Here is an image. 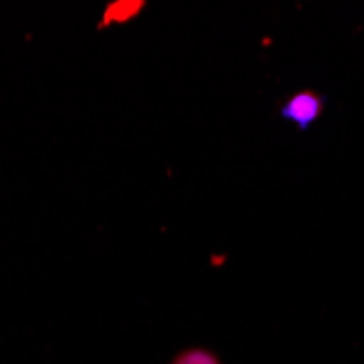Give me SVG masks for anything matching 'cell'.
Listing matches in <instances>:
<instances>
[{
    "label": "cell",
    "mask_w": 364,
    "mask_h": 364,
    "mask_svg": "<svg viewBox=\"0 0 364 364\" xmlns=\"http://www.w3.org/2000/svg\"><path fill=\"white\" fill-rule=\"evenodd\" d=\"M173 364H218V360L212 353H208V351L192 349V351L181 353Z\"/></svg>",
    "instance_id": "cell-3"
},
{
    "label": "cell",
    "mask_w": 364,
    "mask_h": 364,
    "mask_svg": "<svg viewBox=\"0 0 364 364\" xmlns=\"http://www.w3.org/2000/svg\"><path fill=\"white\" fill-rule=\"evenodd\" d=\"M144 3L142 0H116L112 3L101 20V28L109 26V24H124L129 20H134L140 11H142Z\"/></svg>",
    "instance_id": "cell-2"
},
{
    "label": "cell",
    "mask_w": 364,
    "mask_h": 364,
    "mask_svg": "<svg viewBox=\"0 0 364 364\" xmlns=\"http://www.w3.org/2000/svg\"><path fill=\"white\" fill-rule=\"evenodd\" d=\"M323 109V98L314 92H299L282 107V116L299 129H308Z\"/></svg>",
    "instance_id": "cell-1"
}]
</instances>
